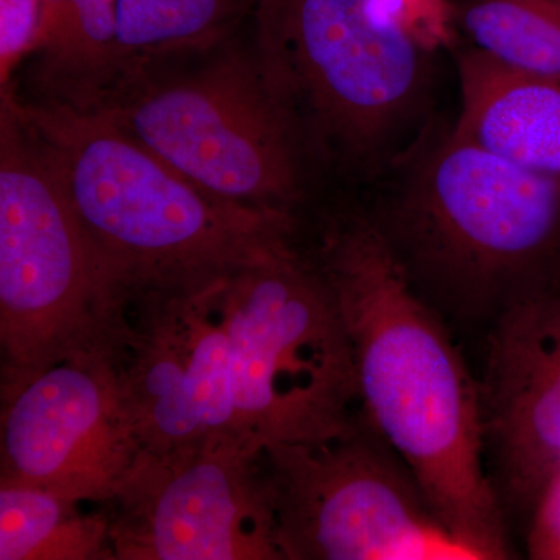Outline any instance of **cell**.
Wrapping results in <instances>:
<instances>
[{
	"mask_svg": "<svg viewBox=\"0 0 560 560\" xmlns=\"http://www.w3.org/2000/svg\"><path fill=\"white\" fill-rule=\"evenodd\" d=\"M307 249L348 331L359 408L475 560L512 558L486 469L480 382L451 326L410 285L355 195L313 221Z\"/></svg>",
	"mask_w": 560,
	"mask_h": 560,
	"instance_id": "6da1fadb",
	"label": "cell"
},
{
	"mask_svg": "<svg viewBox=\"0 0 560 560\" xmlns=\"http://www.w3.org/2000/svg\"><path fill=\"white\" fill-rule=\"evenodd\" d=\"M353 195L448 326L489 329L515 305L560 293V179L490 153L440 114Z\"/></svg>",
	"mask_w": 560,
	"mask_h": 560,
	"instance_id": "7a4b0ae2",
	"label": "cell"
},
{
	"mask_svg": "<svg viewBox=\"0 0 560 560\" xmlns=\"http://www.w3.org/2000/svg\"><path fill=\"white\" fill-rule=\"evenodd\" d=\"M121 301L230 279L285 248L300 217L223 200L184 178L102 109L16 103Z\"/></svg>",
	"mask_w": 560,
	"mask_h": 560,
	"instance_id": "3957f363",
	"label": "cell"
},
{
	"mask_svg": "<svg viewBox=\"0 0 560 560\" xmlns=\"http://www.w3.org/2000/svg\"><path fill=\"white\" fill-rule=\"evenodd\" d=\"M254 58L308 167L359 191L434 117L431 50L385 0H256Z\"/></svg>",
	"mask_w": 560,
	"mask_h": 560,
	"instance_id": "277c9868",
	"label": "cell"
},
{
	"mask_svg": "<svg viewBox=\"0 0 560 560\" xmlns=\"http://www.w3.org/2000/svg\"><path fill=\"white\" fill-rule=\"evenodd\" d=\"M235 436L249 451L323 440L359 412L348 331L301 232L223 285Z\"/></svg>",
	"mask_w": 560,
	"mask_h": 560,
	"instance_id": "5b68a950",
	"label": "cell"
},
{
	"mask_svg": "<svg viewBox=\"0 0 560 560\" xmlns=\"http://www.w3.org/2000/svg\"><path fill=\"white\" fill-rule=\"evenodd\" d=\"M2 382L106 350L121 308L60 173L11 95L0 124Z\"/></svg>",
	"mask_w": 560,
	"mask_h": 560,
	"instance_id": "8992f818",
	"label": "cell"
},
{
	"mask_svg": "<svg viewBox=\"0 0 560 560\" xmlns=\"http://www.w3.org/2000/svg\"><path fill=\"white\" fill-rule=\"evenodd\" d=\"M283 560H475L359 410L340 433L261 452Z\"/></svg>",
	"mask_w": 560,
	"mask_h": 560,
	"instance_id": "52a82bcc",
	"label": "cell"
},
{
	"mask_svg": "<svg viewBox=\"0 0 560 560\" xmlns=\"http://www.w3.org/2000/svg\"><path fill=\"white\" fill-rule=\"evenodd\" d=\"M103 113L202 190L301 217L316 178L254 55L228 54Z\"/></svg>",
	"mask_w": 560,
	"mask_h": 560,
	"instance_id": "ba28073f",
	"label": "cell"
},
{
	"mask_svg": "<svg viewBox=\"0 0 560 560\" xmlns=\"http://www.w3.org/2000/svg\"><path fill=\"white\" fill-rule=\"evenodd\" d=\"M105 511L113 559L283 560L261 453L235 441L143 456Z\"/></svg>",
	"mask_w": 560,
	"mask_h": 560,
	"instance_id": "9c48e42d",
	"label": "cell"
},
{
	"mask_svg": "<svg viewBox=\"0 0 560 560\" xmlns=\"http://www.w3.org/2000/svg\"><path fill=\"white\" fill-rule=\"evenodd\" d=\"M226 280L200 290L147 291L121 304L109 355L147 455L209 441L242 444L223 311Z\"/></svg>",
	"mask_w": 560,
	"mask_h": 560,
	"instance_id": "30bf717a",
	"label": "cell"
},
{
	"mask_svg": "<svg viewBox=\"0 0 560 560\" xmlns=\"http://www.w3.org/2000/svg\"><path fill=\"white\" fill-rule=\"evenodd\" d=\"M0 482L108 504L145 447L109 350H88L2 382Z\"/></svg>",
	"mask_w": 560,
	"mask_h": 560,
	"instance_id": "8fae6325",
	"label": "cell"
},
{
	"mask_svg": "<svg viewBox=\"0 0 560 560\" xmlns=\"http://www.w3.org/2000/svg\"><path fill=\"white\" fill-rule=\"evenodd\" d=\"M488 330L486 469L510 526L528 525L560 474V293L515 305Z\"/></svg>",
	"mask_w": 560,
	"mask_h": 560,
	"instance_id": "7c38bea8",
	"label": "cell"
},
{
	"mask_svg": "<svg viewBox=\"0 0 560 560\" xmlns=\"http://www.w3.org/2000/svg\"><path fill=\"white\" fill-rule=\"evenodd\" d=\"M456 128L482 149L560 179V79L508 68L474 46L456 50Z\"/></svg>",
	"mask_w": 560,
	"mask_h": 560,
	"instance_id": "4fadbf2b",
	"label": "cell"
},
{
	"mask_svg": "<svg viewBox=\"0 0 560 560\" xmlns=\"http://www.w3.org/2000/svg\"><path fill=\"white\" fill-rule=\"evenodd\" d=\"M35 486L0 482V560L113 559L106 511Z\"/></svg>",
	"mask_w": 560,
	"mask_h": 560,
	"instance_id": "5bb4252c",
	"label": "cell"
},
{
	"mask_svg": "<svg viewBox=\"0 0 560 560\" xmlns=\"http://www.w3.org/2000/svg\"><path fill=\"white\" fill-rule=\"evenodd\" d=\"M38 46L54 83L91 97L119 73L117 0H40Z\"/></svg>",
	"mask_w": 560,
	"mask_h": 560,
	"instance_id": "9a60e30c",
	"label": "cell"
},
{
	"mask_svg": "<svg viewBox=\"0 0 560 560\" xmlns=\"http://www.w3.org/2000/svg\"><path fill=\"white\" fill-rule=\"evenodd\" d=\"M452 14L475 49L508 68L560 79L558 0H455Z\"/></svg>",
	"mask_w": 560,
	"mask_h": 560,
	"instance_id": "2e32d148",
	"label": "cell"
},
{
	"mask_svg": "<svg viewBox=\"0 0 560 560\" xmlns=\"http://www.w3.org/2000/svg\"><path fill=\"white\" fill-rule=\"evenodd\" d=\"M256 0H117L119 68L168 51L208 47Z\"/></svg>",
	"mask_w": 560,
	"mask_h": 560,
	"instance_id": "e0dca14e",
	"label": "cell"
},
{
	"mask_svg": "<svg viewBox=\"0 0 560 560\" xmlns=\"http://www.w3.org/2000/svg\"><path fill=\"white\" fill-rule=\"evenodd\" d=\"M40 0H0V72L5 83L11 69L38 46Z\"/></svg>",
	"mask_w": 560,
	"mask_h": 560,
	"instance_id": "ac0fdd59",
	"label": "cell"
},
{
	"mask_svg": "<svg viewBox=\"0 0 560 560\" xmlns=\"http://www.w3.org/2000/svg\"><path fill=\"white\" fill-rule=\"evenodd\" d=\"M528 552L533 559L560 560V474L545 490L530 517Z\"/></svg>",
	"mask_w": 560,
	"mask_h": 560,
	"instance_id": "d6986e66",
	"label": "cell"
},
{
	"mask_svg": "<svg viewBox=\"0 0 560 560\" xmlns=\"http://www.w3.org/2000/svg\"><path fill=\"white\" fill-rule=\"evenodd\" d=\"M558 2H560V0H558Z\"/></svg>",
	"mask_w": 560,
	"mask_h": 560,
	"instance_id": "ffe728a7",
	"label": "cell"
}]
</instances>
